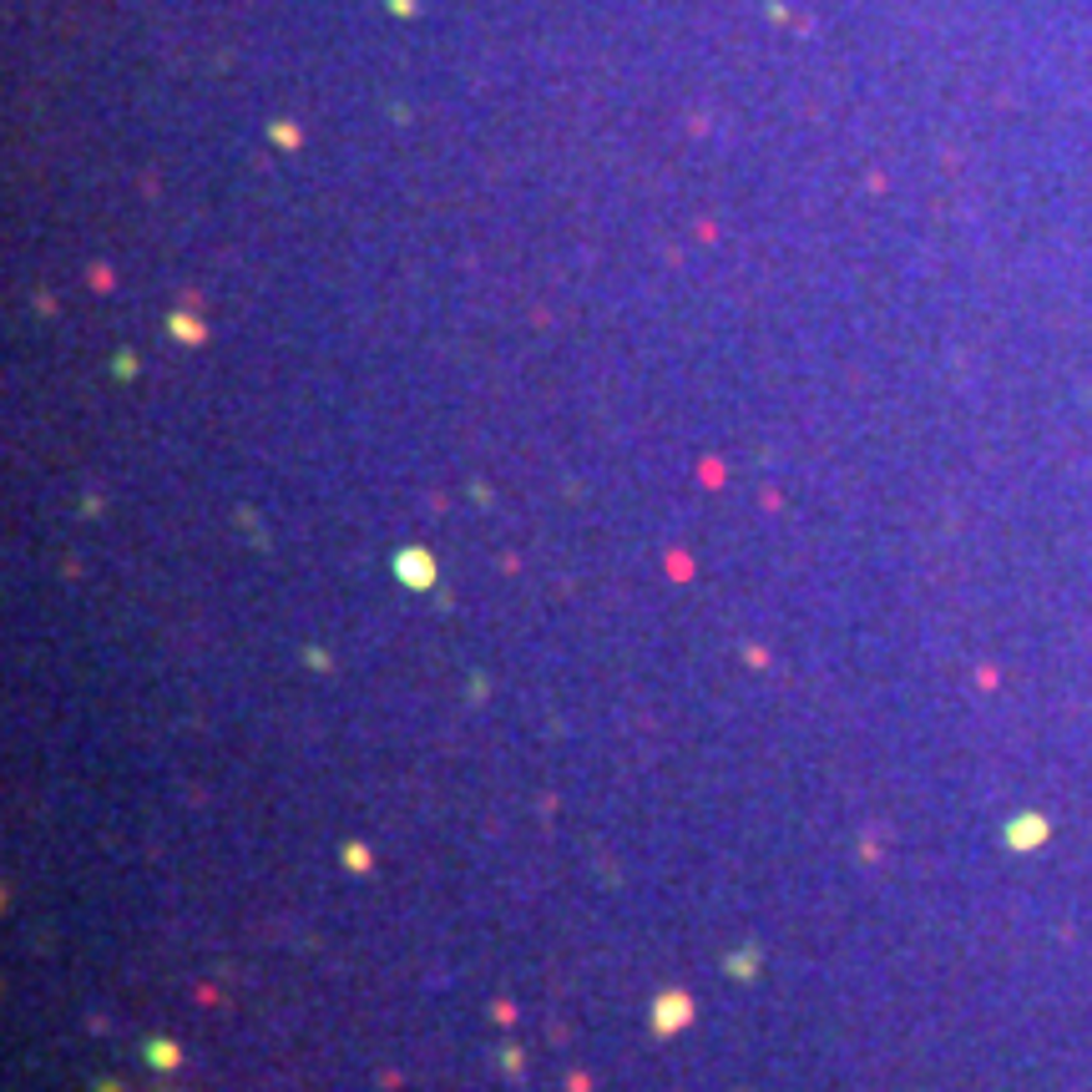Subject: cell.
<instances>
[{"label": "cell", "mask_w": 1092, "mask_h": 1092, "mask_svg": "<svg viewBox=\"0 0 1092 1092\" xmlns=\"http://www.w3.org/2000/svg\"><path fill=\"white\" fill-rule=\"evenodd\" d=\"M693 997L683 991V986H667V991H658V1002H653V1032L658 1037H673V1032H683L688 1021H693Z\"/></svg>", "instance_id": "obj_1"}, {"label": "cell", "mask_w": 1092, "mask_h": 1092, "mask_svg": "<svg viewBox=\"0 0 1092 1092\" xmlns=\"http://www.w3.org/2000/svg\"><path fill=\"white\" fill-rule=\"evenodd\" d=\"M394 577H400L405 586H415V592H426V586H435V556H430L426 546L394 551Z\"/></svg>", "instance_id": "obj_2"}, {"label": "cell", "mask_w": 1092, "mask_h": 1092, "mask_svg": "<svg viewBox=\"0 0 1092 1092\" xmlns=\"http://www.w3.org/2000/svg\"><path fill=\"white\" fill-rule=\"evenodd\" d=\"M142 1057H147V1067H157V1072H172V1067L183 1062V1047L167 1042V1037H147V1042H142Z\"/></svg>", "instance_id": "obj_3"}, {"label": "cell", "mask_w": 1092, "mask_h": 1092, "mask_svg": "<svg viewBox=\"0 0 1092 1092\" xmlns=\"http://www.w3.org/2000/svg\"><path fill=\"white\" fill-rule=\"evenodd\" d=\"M724 972L739 976V981H754V976H759V951L748 946V951H734V956H724Z\"/></svg>", "instance_id": "obj_4"}, {"label": "cell", "mask_w": 1092, "mask_h": 1092, "mask_svg": "<svg viewBox=\"0 0 1092 1092\" xmlns=\"http://www.w3.org/2000/svg\"><path fill=\"white\" fill-rule=\"evenodd\" d=\"M345 865H350V870H370V850H364L359 840H354V845H345Z\"/></svg>", "instance_id": "obj_5"}, {"label": "cell", "mask_w": 1092, "mask_h": 1092, "mask_svg": "<svg viewBox=\"0 0 1092 1092\" xmlns=\"http://www.w3.org/2000/svg\"><path fill=\"white\" fill-rule=\"evenodd\" d=\"M1016 840H1042V824H1016Z\"/></svg>", "instance_id": "obj_6"}, {"label": "cell", "mask_w": 1092, "mask_h": 1092, "mask_svg": "<svg viewBox=\"0 0 1092 1092\" xmlns=\"http://www.w3.org/2000/svg\"><path fill=\"white\" fill-rule=\"evenodd\" d=\"M501 1062H507V1072H521V1053H516V1047H507V1057H501Z\"/></svg>", "instance_id": "obj_7"}, {"label": "cell", "mask_w": 1092, "mask_h": 1092, "mask_svg": "<svg viewBox=\"0 0 1092 1092\" xmlns=\"http://www.w3.org/2000/svg\"><path fill=\"white\" fill-rule=\"evenodd\" d=\"M97 1092H117V1088H112V1083H102V1088H97Z\"/></svg>", "instance_id": "obj_8"}]
</instances>
